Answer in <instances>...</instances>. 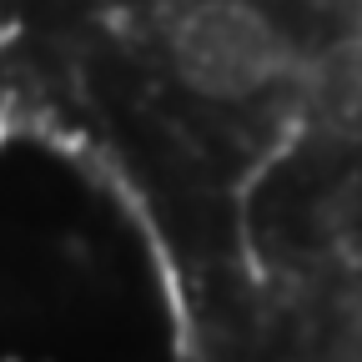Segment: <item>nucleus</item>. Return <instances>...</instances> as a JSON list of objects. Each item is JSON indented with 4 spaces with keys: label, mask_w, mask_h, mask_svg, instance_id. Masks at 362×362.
Listing matches in <instances>:
<instances>
[{
    "label": "nucleus",
    "mask_w": 362,
    "mask_h": 362,
    "mask_svg": "<svg viewBox=\"0 0 362 362\" xmlns=\"http://www.w3.org/2000/svg\"><path fill=\"white\" fill-rule=\"evenodd\" d=\"M171 61L202 96L247 101L282 71V35L242 0H202L176 21Z\"/></svg>",
    "instance_id": "f257e3e1"
}]
</instances>
